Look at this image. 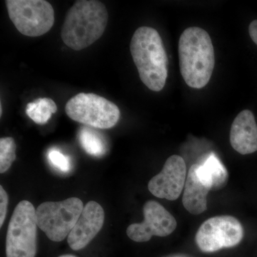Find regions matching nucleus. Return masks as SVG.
<instances>
[{"instance_id": "1", "label": "nucleus", "mask_w": 257, "mask_h": 257, "mask_svg": "<svg viewBox=\"0 0 257 257\" xmlns=\"http://www.w3.org/2000/svg\"><path fill=\"white\" fill-rule=\"evenodd\" d=\"M179 58L186 84L194 89L205 87L215 64L214 46L208 32L198 27L186 29L179 38Z\"/></svg>"}, {"instance_id": "2", "label": "nucleus", "mask_w": 257, "mask_h": 257, "mask_svg": "<svg viewBox=\"0 0 257 257\" xmlns=\"http://www.w3.org/2000/svg\"><path fill=\"white\" fill-rule=\"evenodd\" d=\"M130 52L142 82L150 90L160 92L168 75L169 61L160 34L150 27H140L134 33Z\"/></svg>"}, {"instance_id": "3", "label": "nucleus", "mask_w": 257, "mask_h": 257, "mask_svg": "<svg viewBox=\"0 0 257 257\" xmlns=\"http://www.w3.org/2000/svg\"><path fill=\"white\" fill-rule=\"evenodd\" d=\"M108 18L106 7L101 2H76L66 15L61 32L62 41L72 50L87 48L102 36Z\"/></svg>"}, {"instance_id": "4", "label": "nucleus", "mask_w": 257, "mask_h": 257, "mask_svg": "<svg viewBox=\"0 0 257 257\" xmlns=\"http://www.w3.org/2000/svg\"><path fill=\"white\" fill-rule=\"evenodd\" d=\"M36 209L23 200L15 208L8 226L7 257H35L37 253Z\"/></svg>"}, {"instance_id": "5", "label": "nucleus", "mask_w": 257, "mask_h": 257, "mask_svg": "<svg viewBox=\"0 0 257 257\" xmlns=\"http://www.w3.org/2000/svg\"><path fill=\"white\" fill-rule=\"evenodd\" d=\"M84 207L82 200L77 197L42 203L36 209L38 227L52 241H63L68 237Z\"/></svg>"}, {"instance_id": "6", "label": "nucleus", "mask_w": 257, "mask_h": 257, "mask_svg": "<svg viewBox=\"0 0 257 257\" xmlns=\"http://www.w3.org/2000/svg\"><path fill=\"white\" fill-rule=\"evenodd\" d=\"M65 111L71 119L97 128L113 127L120 117L116 104L92 93L76 94L67 101Z\"/></svg>"}, {"instance_id": "7", "label": "nucleus", "mask_w": 257, "mask_h": 257, "mask_svg": "<svg viewBox=\"0 0 257 257\" xmlns=\"http://www.w3.org/2000/svg\"><path fill=\"white\" fill-rule=\"evenodd\" d=\"M10 20L20 33L40 37L50 31L55 23V11L45 0H7Z\"/></svg>"}, {"instance_id": "8", "label": "nucleus", "mask_w": 257, "mask_h": 257, "mask_svg": "<svg viewBox=\"0 0 257 257\" xmlns=\"http://www.w3.org/2000/svg\"><path fill=\"white\" fill-rule=\"evenodd\" d=\"M244 230L234 216H216L204 221L195 236L198 248L204 253H213L237 246L242 241Z\"/></svg>"}, {"instance_id": "9", "label": "nucleus", "mask_w": 257, "mask_h": 257, "mask_svg": "<svg viewBox=\"0 0 257 257\" xmlns=\"http://www.w3.org/2000/svg\"><path fill=\"white\" fill-rule=\"evenodd\" d=\"M143 214L145 219L143 222L130 225L126 229L128 238L134 241L147 242L154 236L165 237L177 228L175 218L156 201L145 203Z\"/></svg>"}, {"instance_id": "10", "label": "nucleus", "mask_w": 257, "mask_h": 257, "mask_svg": "<svg viewBox=\"0 0 257 257\" xmlns=\"http://www.w3.org/2000/svg\"><path fill=\"white\" fill-rule=\"evenodd\" d=\"M187 177L185 161L179 155H172L160 173L149 182V191L160 199L177 200L184 191Z\"/></svg>"}, {"instance_id": "11", "label": "nucleus", "mask_w": 257, "mask_h": 257, "mask_svg": "<svg viewBox=\"0 0 257 257\" xmlns=\"http://www.w3.org/2000/svg\"><path fill=\"white\" fill-rule=\"evenodd\" d=\"M104 222V211L96 202H88L67 237L72 249L80 250L87 246L100 231Z\"/></svg>"}, {"instance_id": "12", "label": "nucleus", "mask_w": 257, "mask_h": 257, "mask_svg": "<svg viewBox=\"0 0 257 257\" xmlns=\"http://www.w3.org/2000/svg\"><path fill=\"white\" fill-rule=\"evenodd\" d=\"M230 144L242 155L257 152V124L252 111L245 109L235 118L230 130Z\"/></svg>"}, {"instance_id": "13", "label": "nucleus", "mask_w": 257, "mask_h": 257, "mask_svg": "<svg viewBox=\"0 0 257 257\" xmlns=\"http://www.w3.org/2000/svg\"><path fill=\"white\" fill-rule=\"evenodd\" d=\"M211 189L201 180L195 165L191 166L184 185L182 204L188 212L199 215L207 209V195Z\"/></svg>"}, {"instance_id": "14", "label": "nucleus", "mask_w": 257, "mask_h": 257, "mask_svg": "<svg viewBox=\"0 0 257 257\" xmlns=\"http://www.w3.org/2000/svg\"><path fill=\"white\" fill-rule=\"evenodd\" d=\"M194 165L199 178L211 190L223 188L227 184L229 179L227 170L214 153L208 154L200 162Z\"/></svg>"}, {"instance_id": "15", "label": "nucleus", "mask_w": 257, "mask_h": 257, "mask_svg": "<svg viewBox=\"0 0 257 257\" xmlns=\"http://www.w3.org/2000/svg\"><path fill=\"white\" fill-rule=\"evenodd\" d=\"M79 143L88 155L100 157L105 155L107 146L101 134L87 126H83L78 133Z\"/></svg>"}, {"instance_id": "16", "label": "nucleus", "mask_w": 257, "mask_h": 257, "mask_svg": "<svg viewBox=\"0 0 257 257\" xmlns=\"http://www.w3.org/2000/svg\"><path fill=\"white\" fill-rule=\"evenodd\" d=\"M57 111V106L50 98H39L26 106V114L36 124H45Z\"/></svg>"}, {"instance_id": "17", "label": "nucleus", "mask_w": 257, "mask_h": 257, "mask_svg": "<svg viewBox=\"0 0 257 257\" xmlns=\"http://www.w3.org/2000/svg\"><path fill=\"white\" fill-rule=\"evenodd\" d=\"M16 145L13 138H4L0 140V173L9 170L16 159Z\"/></svg>"}, {"instance_id": "18", "label": "nucleus", "mask_w": 257, "mask_h": 257, "mask_svg": "<svg viewBox=\"0 0 257 257\" xmlns=\"http://www.w3.org/2000/svg\"><path fill=\"white\" fill-rule=\"evenodd\" d=\"M48 160L51 165L62 172H67L71 170L70 160L68 157L56 149H52L48 152Z\"/></svg>"}, {"instance_id": "19", "label": "nucleus", "mask_w": 257, "mask_h": 257, "mask_svg": "<svg viewBox=\"0 0 257 257\" xmlns=\"http://www.w3.org/2000/svg\"><path fill=\"white\" fill-rule=\"evenodd\" d=\"M8 203H9V198H8V193L3 188V186H0V227L3 226L6 218Z\"/></svg>"}, {"instance_id": "20", "label": "nucleus", "mask_w": 257, "mask_h": 257, "mask_svg": "<svg viewBox=\"0 0 257 257\" xmlns=\"http://www.w3.org/2000/svg\"><path fill=\"white\" fill-rule=\"evenodd\" d=\"M248 33L252 41L257 45V20H253L248 26Z\"/></svg>"}, {"instance_id": "21", "label": "nucleus", "mask_w": 257, "mask_h": 257, "mask_svg": "<svg viewBox=\"0 0 257 257\" xmlns=\"http://www.w3.org/2000/svg\"><path fill=\"white\" fill-rule=\"evenodd\" d=\"M59 257H77V256H74V255L65 254V255H62V256H60Z\"/></svg>"}]
</instances>
